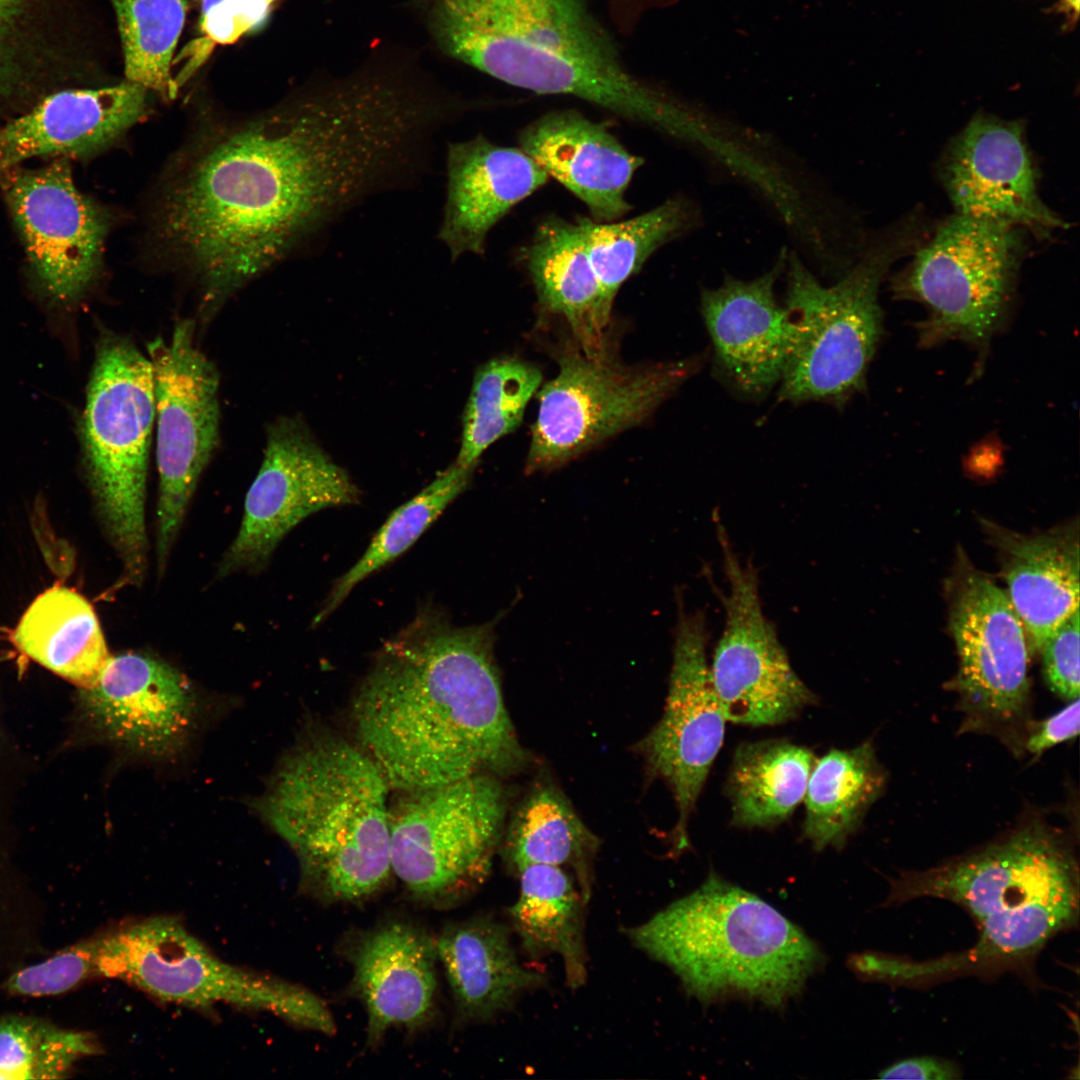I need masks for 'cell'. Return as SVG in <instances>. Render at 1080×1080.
<instances>
[{
	"instance_id": "7c38bea8",
	"label": "cell",
	"mask_w": 1080,
	"mask_h": 1080,
	"mask_svg": "<svg viewBox=\"0 0 1080 1080\" xmlns=\"http://www.w3.org/2000/svg\"><path fill=\"white\" fill-rule=\"evenodd\" d=\"M0 192L32 294L50 313L71 315L102 275L110 212L77 187L66 159L1 171Z\"/></svg>"
},
{
	"instance_id": "4316f807",
	"label": "cell",
	"mask_w": 1080,
	"mask_h": 1080,
	"mask_svg": "<svg viewBox=\"0 0 1080 1080\" xmlns=\"http://www.w3.org/2000/svg\"><path fill=\"white\" fill-rule=\"evenodd\" d=\"M436 946L461 1023L489 1022L547 983L521 963L509 927L488 915L449 924Z\"/></svg>"
},
{
	"instance_id": "ffe728a7",
	"label": "cell",
	"mask_w": 1080,
	"mask_h": 1080,
	"mask_svg": "<svg viewBox=\"0 0 1080 1080\" xmlns=\"http://www.w3.org/2000/svg\"><path fill=\"white\" fill-rule=\"evenodd\" d=\"M80 690L82 712L96 732L144 759L168 760L180 753L198 713L185 676L141 653L111 656L98 681Z\"/></svg>"
},
{
	"instance_id": "b9f144b4",
	"label": "cell",
	"mask_w": 1080,
	"mask_h": 1080,
	"mask_svg": "<svg viewBox=\"0 0 1080 1080\" xmlns=\"http://www.w3.org/2000/svg\"><path fill=\"white\" fill-rule=\"evenodd\" d=\"M1079 708V698H1076L1043 721L1028 737L1026 749L1032 754H1041L1057 744L1076 737L1080 729Z\"/></svg>"
},
{
	"instance_id": "9a60e30c",
	"label": "cell",
	"mask_w": 1080,
	"mask_h": 1080,
	"mask_svg": "<svg viewBox=\"0 0 1080 1080\" xmlns=\"http://www.w3.org/2000/svg\"><path fill=\"white\" fill-rule=\"evenodd\" d=\"M728 593L716 589L725 612L710 665L726 720L764 726L784 723L816 701L793 670L774 625L764 615L756 568L740 561L717 525Z\"/></svg>"
},
{
	"instance_id": "60d3db41",
	"label": "cell",
	"mask_w": 1080,
	"mask_h": 1080,
	"mask_svg": "<svg viewBox=\"0 0 1080 1080\" xmlns=\"http://www.w3.org/2000/svg\"><path fill=\"white\" fill-rule=\"evenodd\" d=\"M1040 652L1049 689L1068 701L1079 698V609L1046 640Z\"/></svg>"
},
{
	"instance_id": "f546056e",
	"label": "cell",
	"mask_w": 1080,
	"mask_h": 1080,
	"mask_svg": "<svg viewBox=\"0 0 1080 1080\" xmlns=\"http://www.w3.org/2000/svg\"><path fill=\"white\" fill-rule=\"evenodd\" d=\"M519 895L508 908L513 932L531 958L557 955L566 984L582 987L588 977L584 899L575 878L561 867L530 864L517 873Z\"/></svg>"
},
{
	"instance_id": "83f0119b",
	"label": "cell",
	"mask_w": 1080,
	"mask_h": 1080,
	"mask_svg": "<svg viewBox=\"0 0 1080 1080\" xmlns=\"http://www.w3.org/2000/svg\"><path fill=\"white\" fill-rule=\"evenodd\" d=\"M998 549L1007 596L1024 626L1029 648L1040 651L1079 609L1077 527L1027 535L989 524Z\"/></svg>"
},
{
	"instance_id": "8992f818",
	"label": "cell",
	"mask_w": 1080,
	"mask_h": 1080,
	"mask_svg": "<svg viewBox=\"0 0 1080 1080\" xmlns=\"http://www.w3.org/2000/svg\"><path fill=\"white\" fill-rule=\"evenodd\" d=\"M937 897L964 907L979 927L969 961L1031 956L1079 918V870L1055 833L1028 825L989 847L892 883L889 903Z\"/></svg>"
},
{
	"instance_id": "603a6c76",
	"label": "cell",
	"mask_w": 1080,
	"mask_h": 1080,
	"mask_svg": "<svg viewBox=\"0 0 1080 1080\" xmlns=\"http://www.w3.org/2000/svg\"><path fill=\"white\" fill-rule=\"evenodd\" d=\"M782 252L773 267L753 280L727 276L701 294V311L720 375L737 392L760 397L782 377L788 330L775 284L786 268Z\"/></svg>"
},
{
	"instance_id": "836d02e7",
	"label": "cell",
	"mask_w": 1080,
	"mask_h": 1080,
	"mask_svg": "<svg viewBox=\"0 0 1080 1080\" xmlns=\"http://www.w3.org/2000/svg\"><path fill=\"white\" fill-rule=\"evenodd\" d=\"M884 781L870 743L832 749L816 759L804 797L803 826L814 849L842 848L880 795Z\"/></svg>"
},
{
	"instance_id": "7bdbcfd3",
	"label": "cell",
	"mask_w": 1080,
	"mask_h": 1080,
	"mask_svg": "<svg viewBox=\"0 0 1080 1080\" xmlns=\"http://www.w3.org/2000/svg\"><path fill=\"white\" fill-rule=\"evenodd\" d=\"M881 1079L953 1080L959 1079V1068L950 1061L934 1057H916L898 1061L881 1070Z\"/></svg>"
},
{
	"instance_id": "7402d4cb",
	"label": "cell",
	"mask_w": 1080,
	"mask_h": 1080,
	"mask_svg": "<svg viewBox=\"0 0 1080 1080\" xmlns=\"http://www.w3.org/2000/svg\"><path fill=\"white\" fill-rule=\"evenodd\" d=\"M352 991L367 1014V1043L391 1028L417 1030L435 1010L436 938L406 920H389L355 935L347 948Z\"/></svg>"
},
{
	"instance_id": "f1b7e54d",
	"label": "cell",
	"mask_w": 1080,
	"mask_h": 1080,
	"mask_svg": "<svg viewBox=\"0 0 1080 1080\" xmlns=\"http://www.w3.org/2000/svg\"><path fill=\"white\" fill-rule=\"evenodd\" d=\"M524 260L542 306L567 321L584 353L604 352L614 300L595 273L579 223L556 216L545 219Z\"/></svg>"
},
{
	"instance_id": "cb8c5ba5",
	"label": "cell",
	"mask_w": 1080,
	"mask_h": 1080,
	"mask_svg": "<svg viewBox=\"0 0 1080 1080\" xmlns=\"http://www.w3.org/2000/svg\"><path fill=\"white\" fill-rule=\"evenodd\" d=\"M446 172L438 238L453 261L468 253L483 255L490 230L549 177L521 148L497 145L483 135L449 142Z\"/></svg>"
},
{
	"instance_id": "e0dca14e",
	"label": "cell",
	"mask_w": 1080,
	"mask_h": 1080,
	"mask_svg": "<svg viewBox=\"0 0 1080 1080\" xmlns=\"http://www.w3.org/2000/svg\"><path fill=\"white\" fill-rule=\"evenodd\" d=\"M360 491L296 418L267 428L261 467L244 503L239 531L218 566V576L256 570L279 542L309 515L358 504Z\"/></svg>"
},
{
	"instance_id": "6da1fadb",
	"label": "cell",
	"mask_w": 1080,
	"mask_h": 1080,
	"mask_svg": "<svg viewBox=\"0 0 1080 1080\" xmlns=\"http://www.w3.org/2000/svg\"><path fill=\"white\" fill-rule=\"evenodd\" d=\"M421 116L391 82L352 77L206 130L174 165L155 232L211 316L249 280L418 167Z\"/></svg>"
},
{
	"instance_id": "d590c367",
	"label": "cell",
	"mask_w": 1080,
	"mask_h": 1080,
	"mask_svg": "<svg viewBox=\"0 0 1080 1080\" xmlns=\"http://www.w3.org/2000/svg\"><path fill=\"white\" fill-rule=\"evenodd\" d=\"M473 470L474 467L453 463L441 471L421 492L394 510L375 534L365 553L336 580L316 614L313 625L325 621L364 579L408 550L443 510L468 487Z\"/></svg>"
},
{
	"instance_id": "4dcf8cb0",
	"label": "cell",
	"mask_w": 1080,
	"mask_h": 1080,
	"mask_svg": "<svg viewBox=\"0 0 1080 1080\" xmlns=\"http://www.w3.org/2000/svg\"><path fill=\"white\" fill-rule=\"evenodd\" d=\"M12 639L23 654L80 689L93 686L111 658L93 607L65 586L41 593Z\"/></svg>"
},
{
	"instance_id": "e575fe53",
	"label": "cell",
	"mask_w": 1080,
	"mask_h": 1080,
	"mask_svg": "<svg viewBox=\"0 0 1080 1080\" xmlns=\"http://www.w3.org/2000/svg\"><path fill=\"white\" fill-rule=\"evenodd\" d=\"M696 218L695 208L679 196L627 220L596 222L580 217L577 222L595 273L614 300L621 285L658 248L691 228Z\"/></svg>"
},
{
	"instance_id": "d6986e66",
	"label": "cell",
	"mask_w": 1080,
	"mask_h": 1080,
	"mask_svg": "<svg viewBox=\"0 0 1080 1080\" xmlns=\"http://www.w3.org/2000/svg\"><path fill=\"white\" fill-rule=\"evenodd\" d=\"M939 173L955 213L1042 239L1067 227L1040 197L1022 121L976 114L947 145Z\"/></svg>"
},
{
	"instance_id": "2e32d148",
	"label": "cell",
	"mask_w": 1080,
	"mask_h": 1080,
	"mask_svg": "<svg viewBox=\"0 0 1080 1080\" xmlns=\"http://www.w3.org/2000/svg\"><path fill=\"white\" fill-rule=\"evenodd\" d=\"M672 667L664 712L637 744L650 776L670 788L678 819L674 849L689 846L688 822L711 765L722 746L727 721L707 661L708 632L700 611L686 612L680 597Z\"/></svg>"
},
{
	"instance_id": "4fadbf2b",
	"label": "cell",
	"mask_w": 1080,
	"mask_h": 1080,
	"mask_svg": "<svg viewBox=\"0 0 1080 1080\" xmlns=\"http://www.w3.org/2000/svg\"><path fill=\"white\" fill-rule=\"evenodd\" d=\"M702 358L622 364L607 353H568L538 392L525 473L562 466L646 420L700 367Z\"/></svg>"
},
{
	"instance_id": "8fae6325",
	"label": "cell",
	"mask_w": 1080,
	"mask_h": 1080,
	"mask_svg": "<svg viewBox=\"0 0 1080 1080\" xmlns=\"http://www.w3.org/2000/svg\"><path fill=\"white\" fill-rule=\"evenodd\" d=\"M390 807L392 873L418 902L449 908L487 879L507 810L492 774L405 792Z\"/></svg>"
},
{
	"instance_id": "5b68a950",
	"label": "cell",
	"mask_w": 1080,
	"mask_h": 1080,
	"mask_svg": "<svg viewBox=\"0 0 1080 1080\" xmlns=\"http://www.w3.org/2000/svg\"><path fill=\"white\" fill-rule=\"evenodd\" d=\"M625 933L703 1002L737 998L779 1007L799 994L824 962L818 945L799 927L716 873Z\"/></svg>"
},
{
	"instance_id": "74e56055",
	"label": "cell",
	"mask_w": 1080,
	"mask_h": 1080,
	"mask_svg": "<svg viewBox=\"0 0 1080 1080\" xmlns=\"http://www.w3.org/2000/svg\"><path fill=\"white\" fill-rule=\"evenodd\" d=\"M124 55L127 81L163 98L176 96L171 62L184 27L187 0H110Z\"/></svg>"
},
{
	"instance_id": "ee69618b",
	"label": "cell",
	"mask_w": 1080,
	"mask_h": 1080,
	"mask_svg": "<svg viewBox=\"0 0 1080 1080\" xmlns=\"http://www.w3.org/2000/svg\"><path fill=\"white\" fill-rule=\"evenodd\" d=\"M1046 12L1062 14L1065 18L1063 30L1071 31L1079 19V0H1056Z\"/></svg>"
},
{
	"instance_id": "7a4b0ae2",
	"label": "cell",
	"mask_w": 1080,
	"mask_h": 1080,
	"mask_svg": "<svg viewBox=\"0 0 1080 1080\" xmlns=\"http://www.w3.org/2000/svg\"><path fill=\"white\" fill-rule=\"evenodd\" d=\"M505 614L457 626L424 606L376 652L351 714L360 746L390 788L412 792L527 764L494 655Z\"/></svg>"
},
{
	"instance_id": "ba28073f",
	"label": "cell",
	"mask_w": 1080,
	"mask_h": 1080,
	"mask_svg": "<svg viewBox=\"0 0 1080 1080\" xmlns=\"http://www.w3.org/2000/svg\"><path fill=\"white\" fill-rule=\"evenodd\" d=\"M155 422L152 364L126 336L103 330L78 422L83 465L130 584L147 568L149 448Z\"/></svg>"
},
{
	"instance_id": "d4e9b609",
	"label": "cell",
	"mask_w": 1080,
	"mask_h": 1080,
	"mask_svg": "<svg viewBox=\"0 0 1080 1080\" xmlns=\"http://www.w3.org/2000/svg\"><path fill=\"white\" fill-rule=\"evenodd\" d=\"M519 143L548 176L586 205L592 220L615 221L630 211L625 193L643 160L606 125L573 110L549 112L520 133Z\"/></svg>"
},
{
	"instance_id": "5bb4252c",
	"label": "cell",
	"mask_w": 1080,
	"mask_h": 1080,
	"mask_svg": "<svg viewBox=\"0 0 1080 1080\" xmlns=\"http://www.w3.org/2000/svg\"><path fill=\"white\" fill-rule=\"evenodd\" d=\"M195 321L180 320L168 341L148 343L155 393L159 475L156 557L158 575L219 441V376L195 344Z\"/></svg>"
},
{
	"instance_id": "484cf974",
	"label": "cell",
	"mask_w": 1080,
	"mask_h": 1080,
	"mask_svg": "<svg viewBox=\"0 0 1080 1080\" xmlns=\"http://www.w3.org/2000/svg\"><path fill=\"white\" fill-rule=\"evenodd\" d=\"M73 0H0V125L48 94L82 86Z\"/></svg>"
},
{
	"instance_id": "277c9868",
	"label": "cell",
	"mask_w": 1080,
	"mask_h": 1080,
	"mask_svg": "<svg viewBox=\"0 0 1080 1080\" xmlns=\"http://www.w3.org/2000/svg\"><path fill=\"white\" fill-rule=\"evenodd\" d=\"M389 790L360 745L322 733L288 753L256 807L293 850L306 894L357 903L392 874Z\"/></svg>"
},
{
	"instance_id": "3957f363",
	"label": "cell",
	"mask_w": 1080,
	"mask_h": 1080,
	"mask_svg": "<svg viewBox=\"0 0 1080 1080\" xmlns=\"http://www.w3.org/2000/svg\"><path fill=\"white\" fill-rule=\"evenodd\" d=\"M432 32L450 56L506 84L567 95L685 140L693 115L634 75L588 0H435Z\"/></svg>"
},
{
	"instance_id": "44dd1931",
	"label": "cell",
	"mask_w": 1080,
	"mask_h": 1080,
	"mask_svg": "<svg viewBox=\"0 0 1080 1080\" xmlns=\"http://www.w3.org/2000/svg\"><path fill=\"white\" fill-rule=\"evenodd\" d=\"M148 92L126 80L48 94L0 125V172L30 159L83 160L104 151L145 116Z\"/></svg>"
},
{
	"instance_id": "9c48e42d",
	"label": "cell",
	"mask_w": 1080,
	"mask_h": 1080,
	"mask_svg": "<svg viewBox=\"0 0 1080 1080\" xmlns=\"http://www.w3.org/2000/svg\"><path fill=\"white\" fill-rule=\"evenodd\" d=\"M99 977L126 982L162 1001L271 1013L296 1026L333 1034L332 1014L306 988L223 960L177 919L146 918L99 935Z\"/></svg>"
},
{
	"instance_id": "8d00e7d4",
	"label": "cell",
	"mask_w": 1080,
	"mask_h": 1080,
	"mask_svg": "<svg viewBox=\"0 0 1080 1080\" xmlns=\"http://www.w3.org/2000/svg\"><path fill=\"white\" fill-rule=\"evenodd\" d=\"M541 382L535 365L513 357L492 359L479 367L463 415L456 463L475 467L488 447L517 429Z\"/></svg>"
},
{
	"instance_id": "d6a6232c",
	"label": "cell",
	"mask_w": 1080,
	"mask_h": 1080,
	"mask_svg": "<svg viewBox=\"0 0 1080 1080\" xmlns=\"http://www.w3.org/2000/svg\"><path fill=\"white\" fill-rule=\"evenodd\" d=\"M815 761L810 750L785 740L739 745L727 782L732 824L767 828L783 822L804 800Z\"/></svg>"
},
{
	"instance_id": "1f68e13d",
	"label": "cell",
	"mask_w": 1080,
	"mask_h": 1080,
	"mask_svg": "<svg viewBox=\"0 0 1080 1080\" xmlns=\"http://www.w3.org/2000/svg\"><path fill=\"white\" fill-rule=\"evenodd\" d=\"M598 838L554 786L536 785L516 809L506 832L502 856L516 874L530 864L571 869L586 902L593 889V860Z\"/></svg>"
},
{
	"instance_id": "ac0fdd59",
	"label": "cell",
	"mask_w": 1080,
	"mask_h": 1080,
	"mask_svg": "<svg viewBox=\"0 0 1080 1080\" xmlns=\"http://www.w3.org/2000/svg\"><path fill=\"white\" fill-rule=\"evenodd\" d=\"M949 587L962 700L978 718L1013 723L1029 697V644L1022 621L1007 594L965 559Z\"/></svg>"
},
{
	"instance_id": "ab89813d",
	"label": "cell",
	"mask_w": 1080,
	"mask_h": 1080,
	"mask_svg": "<svg viewBox=\"0 0 1080 1080\" xmlns=\"http://www.w3.org/2000/svg\"><path fill=\"white\" fill-rule=\"evenodd\" d=\"M98 935L69 945L43 962L22 968L3 983L11 995L47 997L69 992L99 977Z\"/></svg>"
},
{
	"instance_id": "52a82bcc",
	"label": "cell",
	"mask_w": 1080,
	"mask_h": 1080,
	"mask_svg": "<svg viewBox=\"0 0 1080 1080\" xmlns=\"http://www.w3.org/2000/svg\"><path fill=\"white\" fill-rule=\"evenodd\" d=\"M924 224L920 214L901 218L831 286L822 285L795 253L787 254L781 400L840 406L863 389L882 334L880 285L892 265L920 245Z\"/></svg>"
},
{
	"instance_id": "30bf717a",
	"label": "cell",
	"mask_w": 1080,
	"mask_h": 1080,
	"mask_svg": "<svg viewBox=\"0 0 1080 1080\" xmlns=\"http://www.w3.org/2000/svg\"><path fill=\"white\" fill-rule=\"evenodd\" d=\"M1027 232L955 213L913 251L892 279L894 295L923 304L920 344L962 340L985 352L1005 322Z\"/></svg>"
},
{
	"instance_id": "f35d334b",
	"label": "cell",
	"mask_w": 1080,
	"mask_h": 1080,
	"mask_svg": "<svg viewBox=\"0 0 1080 1080\" xmlns=\"http://www.w3.org/2000/svg\"><path fill=\"white\" fill-rule=\"evenodd\" d=\"M100 1051L91 1032L66 1029L35 1016L0 1018V1079H64L80 1060Z\"/></svg>"
}]
</instances>
